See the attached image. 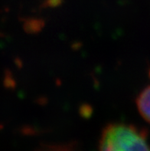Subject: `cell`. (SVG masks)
<instances>
[{
  "mask_svg": "<svg viewBox=\"0 0 150 151\" xmlns=\"http://www.w3.org/2000/svg\"><path fill=\"white\" fill-rule=\"evenodd\" d=\"M99 151H150L146 130L126 123H112L101 133Z\"/></svg>",
  "mask_w": 150,
  "mask_h": 151,
  "instance_id": "cell-1",
  "label": "cell"
},
{
  "mask_svg": "<svg viewBox=\"0 0 150 151\" xmlns=\"http://www.w3.org/2000/svg\"><path fill=\"white\" fill-rule=\"evenodd\" d=\"M136 106L143 118L150 124V84L139 93L136 98Z\"/></svg>",
  "mask_w": 150,
  "mask_h": 151,
  "instance_id": "cell-2",
  "label": "cell"
},
{
  "mask_svg": "<svg viewBox=\"0 0 150 151\" xmlns=\"http://www.w3.org/2000/svg\"><path fill=\"white\" fill-rule=\"evenodd\" d=\"M38 151H78L75 145L61 144V145L45 146Z\"/></svg>",
  "mask_w": 150,
  "mask_h": 151,
  "instance_id": "cell-3",
  "label": "cell"
}]
</instances>
